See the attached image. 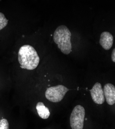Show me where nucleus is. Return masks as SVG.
Segmentation results:
<instances>
[{"label": "nucleus", "mask_w": 115, "mask_h": 129, "mask_svg": "<svg viewBox=\"0 0 115 129\" xmlns=\"http://www.w3.org/2000/svg\"><path fill=\"white\" fill-rule=\"evenodd\" d=\"M8 22V20L6 18L4 15L0 12V30L6 26Z\"/></svg>", "instance_id": "1a4fd4ad"}, {"label": "nucleus", "mask_w": 115, "mask_h": 129, "mask_svg": "<svg viewBox=\"0 0 115 129\" xmlns=\"http://www.w3.org/2000/svg\"><path fill=\"white\" fill-rule=\"evenodd\" d=\"M18 61L21 69L33 70L39 64L40 58L33 46L30 45H24L19 50Z\"/></svg>", "instance_id": "f257e3e1"}, {"label": "nucleus", "mask_w": 115, "mask_h": 129, "mask_svg": "<svg viewBox=\"0 0 115 129\" xmlns=\"http://www.w3.org/2000/svg\"><path fill=\"white\" fill-rule=\"evenodd\" d=\"M69 91V89L67 87L62 85L50 87L45 91V97L51 102H59L63 99Z\"/></svg>", "instance_id": "7ed1b4c3"}, {"label": "nucleus", "mask_w": 115, "mask_h": 129, "mask_svg": "<svg viewBox=\"0 0 115 129\" xmlns=\"http://www.w3.org/2000/svg\"><path fill=\"white\" fill-rule=\"evenodd\" d=\"M113 38L112 35L109 32L104 31L100 36V44L105 50L110 49L113 44Z\"/></svg>", "instance_id": "0eeeda50"}, {"label": "nucleus", "mask_w": 115, "mask_h": 129, "mask_svg": "<svg viewBox=\"0 0 115 129\" xmlns=\"http://www.w3.org/2000/svg\"><path fill=\"white\" fill-rule=\"evenodd\" d=\"M104 97L107 104L112 106L115 103V86L111 83H106L104 86Z\"/></svg>", "instance_id": "423d86ee"}, {"label": "nucleus", "mask_w": 115, "mask_h": 129, "mask_svg": "<svg viewBox=\"0 0 115 129\" xmlns=\"http://www.w3.org/2000/svg\"><path fill=\"white\" fill-rule=\"evenodd\" d=\"M71 37V32L65 25L59 26L54 31V41L63 54L69 55L72 51Z\"/></svg>", "instance_id": "f03ea898"}, {"label": "nucleus", "mask_w": 115, "mask_h": 129, "mask_svg": "<svg viewBox=\"0 0 115 129\" xmlns=\"http://www.w3.org/2000/svg\"><path fill=\"white\" fill-rule=\"evenodd\" d=\"M36 110L39 117L43 119H48L50 115V112L49 109L46 107L42 102H39L36 105Z\"/></svg>", "instance_id": "6e6552de"}, {"label": "nucleus", "mask_w": 115, "mask_h": 129, "mask_svg": "<svg viewBox=\"0 0 115 129\" xmlns=\"http://www.w3.org/2000/svg\"><path fill=\"white\" fill-rule=\"evenodd\" d=\"M9 128V123L7 119H2L0 120V129Z\"/></svg>", "instance_id": "9d476101"}, {"label": "nucleus", "mask_w": 115, "mask_h": 129, "mask_svg": "<svg viewBox=\"0 0 115 129\" xmlns=\"http://www.w3.org/2000/svg\"><path fill=\"white\" fill-rule=\"evenodd\" d=\"M91 96L94 102L98 105H102L104 104L105 101V97L102 85L99 82L96 83L90 90Z\"/></svg>", "instance_id": "39448f33"}, {"label": "nucleus", "mask_w": 115, "mask_h": 129, "mask_svg": "<svg viewBox=\"0 0 115 129\" xmlns=\"http://www.w3.org/2000/svg\"><path fill=\"white\" fill-rule=\"evenodd\" d=\"M85 116V110L83 107L78 105L73 109L70 117V123L72 129H83Z\"/></svg>", "instance_id": "20e7f679"}, {"label": "nucleus", "mask_w": 115, "mask_h": 129, "mask_svg": "<svg viewBox=\"0 0 115 129\" xmlns=\"http://www.w3.org/2000/svg\"><path fill=\"white\" fill-rule=\"evenodd\" d=\"M111 60L112 61L114 62H115V49L113 48L111 53Z\"/></svg>", "instance_id": "9b49d317"}]
</instances>
